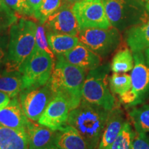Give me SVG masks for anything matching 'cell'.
I'll return each instance as SVG.
<instances>
[{
    "label": "cell",
    "mask_w": 149,
    "mask_h": 149,
    "mask_svg": "<svg viewBox=\"0 0 149 149\" xmlns=\"http://www.w3.org/2000/svg\"><path fill=\"white\" fill-rule=\"evenodd\" d=\"M109 114L103 107L81 100L79 105L70 111L67 123L77 130L88 149H97Z\"/></svg>",
    "instance_id": "6da1fadb"
},
{
    "label": "cell",
    "mask_w": 149,
    "mask_h": 149,
    "mask_svg": "<svg viewBox=\"0 0 149 149\" xmlns=\"http://www.w3.org/2000/svg\"><path fill=\"white\" fill-rule=\"evenodd\" d=\"M86 71L66 61L64 56H56L55 67L50 79L54 94L66 99L70 111L77 108L82 100V88Z\"/></svg>",
    "instance_id": "7a4b0ae2"
},
{
    "label": "cell",
    "mask_w": 149,
    "mask_h": 149,
    "mask_svg": "<svg viewBox=\"0 0 149 149\" xmlns=\"http://www.w3.org/2000/svg\"><path fill=\"white\" fill-rule=\"evenodd\" d=\"M36 29V23L24 18H20L11 26L6 69L19 70L24 61L35 49Z\"/></svg>",
    "instance_id": "3957f363"
},
{
    "label": "cell",
    "mask_w": 149,
    "mask_h": 149,
    "mask_svg": "<svg viewBox=\"0 0 149 149\" xmlns=\"http://www.w3.org/2000/svg\"><path fill=\"white\" fill-rule=\"evenodd\" d=\"M110 70L111 65L106 64L89 70L82 88V100L109 111L115 107V98L109 86Z\"/></svg>",
    "instance_id": "277c9868"
},
{
    "label": "cell",
    "mask_w": 149,
    "mask_h": 149,
    "mask_svg": "<svg viewBox=\"0 0 149 149\" xmlns=\"http://www.w3.org/2000/svg\"><path fill=\"white\" fill-rule=\"evenodd\" d=\"M103 3L111 26L120 31L143 23L148 18L142 2L138 0H106Z\"/></svg>",
    "instance_id": "5b68a950"
},
{
    "label": "cell",
    "mask_w": 149,
    "mask_h": 149,
    "mask_svg": "<svg viewBox=\"0 0 149 149\" xmlns=\"http://www.w3.org/2000/svg\"><path fill=\"white\" fill-rule=\"evenodd\" d=\"M55 60L46 52L35 47L19 70L22 74L23 90L46 84L51 77Z\"/></svg>",
    "instance_id": "8992f818"
},
{
    "label": "cell",
    "mask_w": 149,
    "mask_h": 149,
    "mask_svg": "<svg viewBox=\"0 0 149 149\" xmlns=\"http://www.w3.org/2000/svg\"><path fill=\"white\" fill-rule=\"evenodd\" d=\"M79 42L102 57H107L117 49L121 42V35L114 27L109 29L86 28L79 30Z\"/></svg>",
    "instance_id": "52a82bcc"
},
{
    "label": "cell",
    "mask_w": 149,
    "mask_h": 149,
    "mask_svg": "<svg viewBox=\"0 0 149 149\" xmlns=\"http://www.w3.org/2000/svg\"><path fill=\"white\" fill-rule=\"evenodd\" d=\"M18 97L24 114L29 120L35 122H38L55 94L49 80L42 86L24 89Z\"/></svg>",
    "instance_id": "ba28073f"
},
{
    "label": "cell",
    "mask_w": 149,
    "mask_h": 149,
    "mask_svg": "<svg viewBox=\"0 0 149 149\" xmlns=\"http://www.w3.org/2000/svg\"><path fill=\"white\" fill-rule=\"evenodd\" d=\"M72 10L77 18L79 30L112 27L101 0H81L72 6Z\"/></svg>",
    "instance_id": "9c48e42d"
},
{
    "label": "cell",
    "mask_w": 149,
    "mask_h": 149,
    "mask_svg": "<svg viewBox=\"0 0 149 149\" xmlns=\"http://www.w3.org/2000/svg\"><path fill=\"white\" fill-rule=\"evenodd\" d=\"M46 31L78 36L79 27L72 7L62 4L43 24Z\"/></svg>",
    "instance_id": "30bf717a"
},
{
    "label": "cell",
    "mask_w": 149,
    "mask_h": 149,
    "mask_svg": "<svg viewBox=\"0 0 149 149\" xmlns=\"http://www.w3.org/2000/svg\"><path fill=\"white\" fill-rule=\"evenodd\" d=\"M134 66L131 72V90L137 96L136 106L149 98V65L141 52L133 53Z\"/></svg>",
    "instance_id": "8fae6325"
},
{
    "label": "cell",
    "mask_w": 149,
    "mask_h": 149,
    "mask_svg": "<svg viewBox=\"0 0 149 149\" xmlns=\"http://www.w3.org/2000/svg\"><path fill=\"white\" fill-rule=\"evenodd\" d=\"M70 111L69 104L66 99L60 95H55L39 119L38 123L57 131L68 124Z\"/></svg>",
    "instance_id": "7c38bea8"
},
{
    "label": "cell",
    "mask_w": 149,
    "mask_h": 149,
    "mask_svg": "<svg viewBox=\"0 0 149 149\" xmlns=\"http://www.w3.org/2000/svg\"><path fill=\"white\" fill-rule=\"evenodd\" d=\"M29 120L24 114L19 97L11 98L4 108L0 110V125L16 130H26Z\"/></svg>",
    "instance_id": "4fadbf2b"
},
{
    "label": "cell",
    "mask_w": 149,
    "mask_h": 149,
    "mask_svg": "<svg viewBox=\"0 0 149 149\" xmlns=\"http://www.w3.org/2000/svg\"><path fill=\"white\" fill-rule=\"evenodd\" d=\"M62 55L70 64L87 71L95 69L101 65V57L80 42L72 49Z\"/></svg>",
    "instance_id": "5bb4252c"
},
{
    "label": "cell",
    "mask_w": 149,
    "mask_h": 149,
    "mask_svg": "<svg viewBox=\"0 0 149 149\" xmlns=\"http://www.w3.org/2000/svg\"><path fill=\"white\" fill-rule=\"evenodd\" d=\"M26 131L29 149H44L55 146L56 131L51 128L29 120Z\"/></svg>",
    "instance_id": "9a60e30c"
},
{
    "label": "cell",
    "mask_w": 149,
    "mask_h": 149,
    "mask_svg": "<svg viewBox=\"0 0 149 149\" xmlns=\"http://www.w3.org/2000/svg\"><path fill=\"white\" fill-rule=\"evenodd\" d=\"M125 121L124 113L120 107H115L110 111L107 124L97 149H110L120 134Z\"/></svg>",
    "instance_id": "2e32d148"
},
{
    "label": "cell",
    "mask_w": 149,
    "mask_h": 149,
    "mask_svg": "<svg viewBox=\"0 0 149 149\" xmlns=\"http://www.w3.org/2000/svg\"><path fill=\"white\" fill-rule=\"evenodd\" d=\"M125 40L133 53L149 48V17L143 23L130 27L125 33Z\"/></svg>",
    "instance_id": "e0dca14e"
},
{
    "label": "cell",
    "mask_w": 149,
    "mask_h": 149,
    "mask_svg": "<svg viewBox=\"0 0 149 149\" xmlns=\"http://www.w3.org/2000/svg\"><path fill=\"white\" fill-rule=\"evenodd\" d=\"M55 143L59 149H88L77 130L68 124L56 131Z\"/></svg>",
    "instance_id": "ac0fdd59"
},
{
    "label": "cell",
    "mask_w": 149,
    "mask_h": 149,
    "mask_svg": "<svg viewBox=\"0 0 149 149\" xmlns=\"http://www.w3.org/2000/svg\"><path fill=\"white\" fill-rule=\"evenodd\" d=\"M0 149H29L26 130H16L0 125Z\"/></svg>",
    "instance_id": "d6986e66"
},
{
    "label": "cell",
    "mask_w": 149,
    "mask_h": 149,
    "mask_svg": "<svg viewBox=\"0 0 149 149\" xmlns=\"http://www.w3.org/2000/svg\"><path fill=\"white\" fill-rule=\"evenodd\" d=\"M22 91H23V80L21 72L6 68L0 71V91L13 98L19 95Z\"/></svg>",
    "instance_id": "ffe728a7"
},
{
    "label": "cell",
    "mask_w": 149,
    "mask_h": 149,
    "mask_svg": "<svg viewBox=\"0 0 149 149\" xmlns=\"http://www.w3.org/2000/svg\"><path fill=\"white\" fill-rule=\"evenodd\" d=\"M48 44L55 56L64 55L72 49L79 42L78 36L60 34L46 31Z\"/></svg>",
    "instance_id": "44dd1931"
},
{
    "label": "cell",
    "mask_w": 149,
    "mask_h": 149,
    "mask_svg": "<svg viewBox=\"0 0 149 149\" xmlns=\"http://www.w3.org/2000/svg\"><path fill=\"white\" fill-rule=\"evenodd\" d=\"M134 59L131 52L125 48L115 54L111 64V69L116 73H126L133 69Z\"/></svg>",
    "instance_id": "7402d4cb"
},
{
    "label": "cell",
    "mask_w": 149,
    "mask_h": 149,
    "mask_svg": "<svg viewBox=\"0 0 149 149\" xmlns=\"http://www.w3.org/2000/svg\"><path fill=\"white\" fill-rule=\"evenodd\" d=\"M128 115L137 133L149 132V104L134 107Z\"/></svg>",
    "instance_id": "603a6c76"
},
{
    "label": "cell",
    "mask_w": 149,
    "mask_h": 149,
    "mask_svg": "<svg viewBox=\"0 0 149 149\" xmlns=\"http://www.w3.org/2000/svg\"><path fill=\"white\" fill-rule=\"evenodd\" d=\"M109 87L113 94L122 95L131 89V77L126 73L113 72L109 77Z\"/></svg>",
    "instance_id": "cb8c5ba5"
},
{
    "label": "cell",
    "mask_w": 149,
    "mask_h": 149,
    "mask_svg": "<svg viewBox=\"0 0 149 149\" xmlns=\"http://www.w3.org/2000/svg\"><path fill=\"white\" fill-rule=\"evenodd\" d=\"M136 134L128 120L124 122L120 134L113 143L110 149H131Z\"/></svg>",
    "instance_id": "d4e9b609"
},
{
    "label": "cell",
    "mask_w": 149,
    "mask_h": 149,
    "mask_svg": "<svg viewBox=\"0 0 149 149\" xmlns=\"http://www.w3.org/2000/svg\"><path fill=\"white\" fill-rule=\"evenodd\" d=\"M62 5V0H43L40 8L34 13L33 17L40 23L44 24L46 20L57 11Z\"/></svg>",
    "instance_id": "484cf974"
},
{
    "label": "cell",
    "mask_w": 149,
    "mask_h": 149,
    "mask_svg": "<svg viewBox=\"0 0 149 149\" xmlns=\"http://www.w3.org/2000/svg\"><path fill=\"white\" fill-rule=\"evenodd\" d=\"M35 47L46 52L53 59H56V56L51 51L48 44L46 28L44 24L40 22L37 24L36 33H35Z\"/></svg>",
    "instance_id": "4316f807"
},
{
    "label": "cell",
    "mask_w": 149,
    "mask_h": 149,
    "mask_svg": "<svg viewBox=\"0 0 149 149\" xmlns=\"http://www.w3.org/2000/svg\"><path fill=\"white\" fill-rule=\"evenodd\" d=\"M18 20V17L13 10L5 3L0 4V33L10 29Z\"/></svg>",
    "instance_id": "83f0119b"
},
{
    "label": "cell",
    "mask_w": 149,
    "mask_h": 149,
    "mask_svg": "<svg viewBox=\"0 0 149 149\" xmlns=\"http://www.w3.org/2000/svg\"><path fill=\"white\" fill-rule=\"evenodd\" d=\"M3 1L15 12L22 15L33 17V13L28 5L26 0H3Z\"/></svg>",
    "instance_id": "f1b7e54d"
},
{
    "label": "cell",
    "mask_w": 149,
    "mask_h": 149,
    "mask_svg": "<svg viewBox=\"0 0 149 149\" xmlns=\"http://www.w3.org/2000/svg\"><path fill=\"white\" fill-rule=\"evenodd\" d=\"M9 35L0 34V71L5 69L8 60Z\"/></svg>",
    "instance_id": "f546056e"
},
{
    "label": "cell",
    "mask_w": 149,
    "mask_h": 149,
    "mask_svg": "<svg viewBox=\"0 0 149 149\" xmlns=\"http://www.w3.org/2000/svg\"><path fill=\"white\" fill-rule=\"evenodd\" d=\"M131 149H149V137L146 133L136 132Z\"/></svg>",
    "instance_id": "4dcf8cb0"
},
{
    "label": "cell",
    "mask_w": 149,
    "mask_h": 149,
    "mask_svg": "<svg viewBox=\"0 0 149 149\" xmlns=\"http://www.w3.org/2000/svg\"><path fill=\"white\" fill-rule=\"evenodd\" d=\"M43 0H26L28 5L33 13V15L36 11L40 8Z\"/></svg>",
    "instance_id": "1f68e13d"
},
{
    "label": "cell",
    "mask_w": 149,
    "mask_h": 149,
    "mask_svg": "<svg viewBox=\"0 0 149 149\" xmlns=\"http://www.w3.org/2000/svg\"><path fill=\"white\" fill-rule=\"evenodd\" d=\"M10 97H9L6 93L0 91V110L4 108L10 102Z\"/></svg>",
    "instance_id": "d6a6232c"
},
{
    "label": "cell",
    "mask_w": 149,
    "mask_h": 149,
    "mask_svg": "<svg viewBox=\"0 0 149 149\" xmlns=\"http://www.w3.org/2000/svg\"><path fill=\"white\" fill-rule=\"evenodd\" d=\"M81 0H62V4H65L66 6H69L72 7L74 3L79 2Z\"/></svg>",
    "instance_id": "836d02e7"
},
{
    "label": "cell",
    "mask_w": 149,
    "mask_h": 149,
    "mask_svg": "<svg viewBox=\"0 0 149 149\" xmlns=\"http://www.w3.org/2000/svg\"><path fill=\"white\" fill-rule=\"evenodd\" d=\"M144 53H145V55H144L145 59H146L147 64L149 65V48L145 51Z\"/></svg>",
    "instance_id": "e575fe53"
},
{
    "label": "cell",
    "mask_w": 149,
    "mask_h": 149,
    "mask_svg": "<svg viewBox=\"0 0 149 149\" xmlns=\"http://www.w3.org/2000/svg\"><path fill=\"white\" fill-rule=\"evenodd\" d=\"M145 3H146V10L149 13V0H145Z\"/></svg>",
    "instance_id": "d590c367"
},
{
    "label": "cell",
    "mask_w": 149,
    "mask_h": 149,
    "mask_svg": "<svg viewBox=\"0 0 149 149\" xmlns=\"http://www.w3.org/2000/svg\"><path fill=\"white\" fill-rule=\"evenodd\" d=\"M44 149H59V148H57L56 146H51L50 147V148H44Z\"/></svg>",
    "instance_id": "8d00e7d4"
},
{
    "label": "cell",
    "mask_w": 149,
    "mask_h": 149,
    "mask_svg": "<svg viewBox=\"0 0 149 149\" xmlns=\"http://www.w3.org/2000/svg\"><path fill=\"white\" fill-rule=\"evenodd\" d=\"M3 3H3V0H0V4H3Z\"/></svg>",
    "instance_id": "74e56055"
},
{
    "label": "cell",
    "mask_w": 149,
    "mask_h": 149,
    "mask_svg": "<svg viewBox=\"0 0 149 149\" xmlns=\"http://www.w3.org/2000/svg\"><path fill=\"white\" fill-rule=\"evenodd\" d=\"M138 1H141V2H142V1H145V0H138Z\"/></svg>",
    "instance_id": "f35d334b"
},
{
    "label": "cell",
    "mask_w": 149,
    "mask_h": 149,
    "mask_svg": "<svg viewBox=\"0 0 149 149\" xmlns=\"http://www.w3.org/2000/svg\"><path fill=\"white\" fill-rule=\"evenodd\" d=\"M101 1H106V0H101Z\"/></svg>",
    "instance_id": "ab89813d"
}]
</instances>
